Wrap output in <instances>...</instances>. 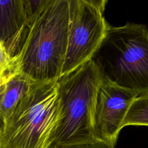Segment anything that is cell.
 Here are the masks:
<instances>
[{
	"mask_svg": "<svg viewBox=\"0 0 148 148\" xmlns=\"http://www.w3.org/2000/svg\"><path fill=\"white\" fill-rule=\"evenodd\" d=\"M69 19V0H48L12 60V71L37 83L58 80L67 49Z\"/></svg>",
	"mask_w": 148,
	"mask_h": 148,
	"instance_id": "cell-1",
	"label": "cell"
},
{
	"mask_svg": "<svg viewBox=\"0 0 148 148\" xmlns=\"http://www.w3.org/2000/svg\"><path fill=\"white\" fill-rule=\"evenodd\" d=\"M91 60L103 79L138 96L148 94V28L145 25L108 26Z\"/></svg>",
	"mask_w": 148,
	"mask_h": 148,
	"instance_id": "cell-2",
	"label": "cell"
},
{
	"mask_svg": "<svg viewBox=\"0 0 148 148\" xmlns=\"http://www.w3.org/2000/svg\"><path fill=\"white\" fill-rule=\"evenodd\" d=\"M59 108L58 80L35 82L0 127L1 147H50Z\"/></svg>",
	"mask_w": 148,
	"mask_h": 148,
	"instance_id": "cell-3",
	"label": "cell"
},
{
	"mask_svg": "<svg viewBox=\"0 0 148 148\" xmlns=\"http://www.w3.org/2000/svg\"><path fill=\"white\" fill-rule=\"evenodd\" d=\"M101 79L98 68L90 60L58 79L59 118L51 146L95 139L94 104Z\"/></svg>",
	"mask_w": 148,
	"mask_h": 148,
	"instance_id": "cell-4",
	"label": "cell"
},
{
	"mask_svg": "<svg viewBox=\"0 0 148 148\" xmlns=\"http://www.w3.org/2000/svg\"><path fill=\"white\" fill-rule=\"evenodd\" d=\"M107 1L69 0L67 49L62 77L92 59L108 28L103 16Z\"/></svg>",
	"mask_w": 148,
	"mask_h": 148,
	"instance_id": "cell-5",
	"label": "cell"
},
{
	"mask_svg": "<svg viewBox=\"0 0 148 148\" xmlns=\"http://www.w3.org/2000/svg\"><path fill=\"white\" fill-rule=\"evenodd\" d=\"M138 95L101 79L93 111L95 139L115 145L130 107Z\"/></svg>",
	"mask_w": 148,
	"mask_h": 148,
	"instance_id": "cell-6",
	"label": "cell"
},
{
	"mask_svg": "<svg viewBox=\"0 0 148 148\" xmlns=\"http://www.w3.org/2000/svg\"><path fill=\"white\" fill-rule=\"evenodd\" d=\"M33 21L25 0L0 1V43L12 60L20 53Z\"/></svg>",
	"mask_w": 148,
	"mask_h": 148,
	"instance_id": "cell-7",
	"label": "cell"
},
{
	"mask_svg": "<svg viewBox=\"0 0 148 148\" xmlns=\"http://www.w3.org/2000/svg\"><path fill=\"white\" fill-rule=\"evenodd\" d=\"M35 82L17 72H11L0 80V127Z\"/></svg>",
	"mask_w": 148,
	"mask_h": 148,
	"instance_id": "cell-8",
	"label": "cell"
},
{
	"mask_svg": "<svg viewBox=\"0 0 148 148\" xmlns=\"http://www.w3.org/2000/svg\"><path fill=\"white\" fill-rule=\"evenodd\" d=\"M130 125L148 127V94L137 96L130 106L123 127Z\"/></svg>",
	"mask_w": 148,
	"mask_h": 148,
	"instance_id": "cell-9",
	"label": "cell"
},
{
	"mask_svg": "<svg viewBox=\"0 0 148 148\" xmlns=\"http://www.w3.org/2000/svg\"><path fill=\"white\" fill-rule=\"evenodd\" d=\"M49 148H116L115 145L101 141V140L93 139L88 141L82 143H72L67 145H52Z\"/></svg>",
	"mask_w": 148,
	"mask_h": 148,
	"instance_id": "cell-10",
	"label": "cell"
},
{
	"mask_svg": "<svg viewBox=\"0 0 148 148\" xmlns=\"http://www.w3.org/2000/svg\"><path fill=\"white\" fill-rule=\"evenodd\" d=\"M12 71V59L0 43V80Z\"/></svg>",
	"mask_w": 148,
	"mask_h": 148,
	"instance_id": "cell-11",
	"label": "cell"
},
{
	"mask_svg": "<svg viewBox=\"0 0 148 148\" xmlns=\"http://www.w3.org/2000/svg\"><path fill=\"white\" fill-rule=\"evenodd\" d=\"M0 148H1V145H0Z\"/></svg>",
	"mask_w": 148,
	"mask_h": 148,
	"instance_id": "cell-12",
	"label": "cell"
}]
</instances>
